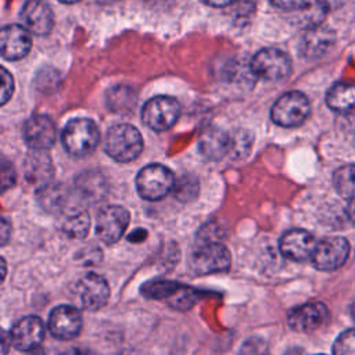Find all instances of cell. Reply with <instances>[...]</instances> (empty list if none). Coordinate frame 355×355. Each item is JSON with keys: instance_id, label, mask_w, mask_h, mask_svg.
<instances>
[{"instance_id": "6da1fadb", "label": "cell", "mask_w": 355, "mask_h": 355, "mask_svg": "<svg viewBox=\"0 0 355 355\" xmlns=\"http://www.w3.org/2000/svg\"><path fill=\"white\" fill-rule=\"evenodd\" d=\"M100 141L97 125L89 118L71 119L62 129L61 143L67 153L75 157L90 154Z\"/></svg>"}, {"instance_id": "7a4b0ae2", "label": "cell", "mask_w": 355, "mask_h": 355, "mask_svg": "<svg viewBox=\"0 0 355 355\" xmlns=\"http://www.w3.org/2000/svg\"><path fill=\"white\" fill-rule=\"evenodd\" d=\"M105 150L115 161L129 162L140 155L143 137L133 125L118 123L107 132Z\"/></svg>"}, {"instance_id": "3957f363", "label": "cell", "mask_w": 355, "mask_h": 355, "mask_svg": "<svg viewBox=\"0 0 355 355\" xmlns=\"http://www.w3.org/2000/svg\"><path fill=\"white\" fill-rule=\"evenodd\" d=\"M232 255L227 247L218 241H207L191 252L189 258V269L194 275L220 273L230 268Z\"/></svg>"}, {"instance_id": "277c9868", "label": "cell", "mask_w": 355, "mask_h": 355, "mask_svg": "<svg viewBox=\"0 0 355 355\" xmlns=\"http://www.w3.org/2000/svg\"><path fill=\"white\" fill-rule=\"evenodd\" d=\"M175 182V176L169 168L161 164H150L137 173L136 189L141 198L157 201L173 190Z\"/></svg>"}, {"instance_id": "5b68a950", "label": "cell", "mask_w": 355, "mask_h": 355, "mask_svg": "<svg viewBox=\"0 0 355 355\" xmlns=\"http://www.w3.org/2000/svg\"><path fill=\"white\" fill-rule=\"evenodd\" d=\"M311 111L309 100L301 92H287L280 96L272 110V121L283 128H295L304 123Z\"/></svg>"}, {"instance_id": "8992f818", "label": "cell", "mask_w": 355, "mask_h": 355, "mask_svg": "<svg viewBox=\"0 0 355 355\" xmlns=\"http://www.w3.org/2000/svg\"><path fill=\"white\" fill-rule=\"evenodd\" d=\"M250 69L259 79L276 82L290 73L291 61L288 55L279 49H262L252 57Z\"/></svg>"}, {"instance_id": "52a82bcc", "label": "cell", "mask_w": 355, "mask_h": 355, "mask_svg": "<svg viewBox=\"0 0 355 355\" xmlns=\"http://www.w3.org/2000/svg\"><path fill=\"white\" fill-rule=\"evenodd\" d=\"M180 115V105L169 96H155L150 98L143 110L141 119L153 130L162 132L172 128Z\"/></svg>"}, {"instance_id": "ba28073f", "label": "cell", "mask_w": 355, "mask_h": 355, "mask_svg": "<svg viewBox=\"0 0 355 355\" xmlns=\"http://www.w3.org/2000/svg\"><path fill=\"white\" fill-rule=\"evenodd\" d=\"M110 293L108 282L103 276L90 272L76 283L73 298L78 308L94 312L107 304Z\"/></svg>"}, {"instance_id": "9c48e42d", "label": "cell", "mask_w": 355, "mask_h": 355, "mask_svg": "<svg viewBox=\"0 0 355 355\" xmlns=\"http://www.w3.org/2000/svg\"><path fill=\"white\" fill-rule=\"evenodd\" d=\"M349 255V243L340 236L326 237L316 244L311 258L312 265L322 272H331L341 268Z\"/></svg>"}, {"instance_id": "30bf717a", "label": "cell", "mask_w": 355, "mask_h": 355, "mask_svg": "<svg viewBox=\"0 0 355 355\" xmlns=\"http://www.w3.org/2000/svg\"><path fill=\"white\" fill-rule=\"evenodd\" d=\"M130 220L126 208L107 205L100 209L96 219V234L105 244H115L125 233Z\"/></svg>"}, {"instance_id": "8fae6325", "label": "cell", "mask_w": 355, "mask_h": 355, "mask_svg": "<svg viewBox=\"0 0 355 355\" xmlns=\"http://www.w3.org/2000/svg\"><path fill=\"white\" fill-rule=\"evenodd\" d=\"M82 313L78 306L61 304L51 309L47 320L49 331L58 340H73L82 330Z\"/></svg>"}, {"instance_id": "7c38bea8", "label": "cell", "mask_w": 355, "mask_h": 355, "mask_svg": "<svg viewBox=\"0 0 355 355\" xmlns=\"http://www.w3.org/2000/svg\"><path fill=\"white\" fill-rule=\"evenodd\" d=\"M11 344L22 352L37 349L44 338V324L39 316L28 315L14 323L10 330Z\"/></svg>"}, {"instance_id": "4fadbf2b", "label": "cell", "mask_w": 355, "mask_h": 355, "mask_svg": "<svg viewBox=\"0 0 355 355\" xmlns=\"http://www.w3.org/2000/svg\"><path fill=\"white\" fill-rule=\"evenodd\" d=\"M329 320V309L323 302L311 301L293 308L287 315L290 329L298 333H311L320 329Z\"/></svg>"}, {"instance_id": "5bb4252c", "label": "cell", "mask_w": 355, "mask_h": 355, "mask_svg": "<svg viewBox=\"0 0 355 355\" xmlns=\"http://www.w3.org/2000/svg\"><path fill=\"white\" fill-rule=\"evenodd\" d=\"M316 244L315 237L309 232L304 229H291L280 237L279 250L284 258L301 262L312 258Z\"/></svg>"}, {"instance_id": "9a60e30c", "label": "cell", "mask_w": 355, "mask_h": 355, "mask_svg": "<svg viewBox=\"0 0 355 355\" xmlns=\"http://www.w3.org/2000/svg\"><path fill=\"white\" fill-rule=\"evenodd\" d=\"M55 125L46 115H32L28 118L22 128L25 143L32 150L46 151L55 141Z\"/></svg>"}, {"instance_id": "2e32d148", "label": "cell", "mask_w": 355, "mask_h": 355, "mask_svg": "<svg viewBox=\"0 0 355 355\" xmlns=\"http://www.w3.org/2000/svg\"><path fill=\"white\" fill-rule=\"evenodd\" d=\"M32 46L29 31L24 25H6L0 33V50L6 60H19L25 57Z\"/></svg>"}, {"instance_id": "e0dca14e", "label": "cell", "mask_w": 355, "mask_h": 355, "mask_svg": "<svg viewBox=\"0 0 355 355\" xmlns=\"http://www.w3.org/2000/svg\"><path fill=\"white\" fill-rule=\"evenodd\" d=\"M21 18L24 26L35 35H47L54 24L53 10L46 0H26L22 7Z\"/></svg>"}, {"instance_id": "ac0fdd59", "label": "cell", "mask_w": 355, "mask_h": 355, "mask_svg": "<svg viewBox=\"0 0 355 355\" xmlns=\"http://www.w3.org/2000/svg\"><path fill=\"white\" fill-rule=\"evenodd\" d=\"M334 39V32L329 28H309L300 42V54L306 60L319 58L333 46Z\"/></svg>"}, {"instance_id": "d6986e66", "label": "cell", "mask_w": 355, "mask_h": 355, "mask_svg": "<svg viewBox=\"0 0 355 355\" xmlns=\"http://www.w3.org/2000/svg\"><path fill=\"white\" fill-rule=\"evenodd\" d=\"M230 144L232 137L218 126H209L204 129L198 141L201 154L212 161H218L230 153Z\"/></svg>"}, {"instance_id": "ffe728a7", "label": "cell", "mask_w": 355, "mask_h": 355, "mask_svg": "<svg viewBox=\"0 0 355 355\" xmlns=\"http://www.w3.org/2000/svg\"><path fill=\"white\" fill-rule=\"evenodd\" d=\"M53 176V164L51 158L46 154V151L32 150L25 159V178L28 182L39 183L42 186L47 184V182Z\"/></svg>"}, {"instance_id": "44dd1931", "label": "cell", "mask_w": 355, "mask_h": 355, "mask_svg": "<svg viewBox=\"0 0 355 355\" xmlns=\"http://www.w3.org/2000/svg\"><path fill=\"white\" fill-rule=\"evenodd\" d=\"M326 103L330 110L338 114H354L355 112V85L352 83H336L327 94Z\"/></svg>"}, {"instance_id": "7402d4cb", "label": "cell", "mask_w": 355, "mask_h": 355, "mask_svg": "<svg viewBox=\"0 0 355 355\" xmlns=\"http://www.w3.org/2000/svg\"><path fill=\"white\" fill-rule=\"evenodd\" d=\"M184 284L165 280V279H153L141 286V294L150 300L166 301L168 304L180 293Z\"/></svg>"}, {"instance_id": "603a6c76", "label": "cell", "mask_w": 355, "mask_h": 355, "mask_svg": "<svg viewBox=\"0 0 355 355\" xmlns=\"http://www.w3.org/2000/svg\"><path fill=\"white\" fill-rule=\"evenodd\" d=\"M90 229V216L83 209L68 212L61 222V230L71 239H85Z\"/></svg>"}, {"instance_id": "cb8c5ba5", "label": "cell", "mask_w": 355, "mask_h": 355, "mask_svg": "<svg viewBox=\"0 0 355 355\" xmlns=\"http://www.w3.org/2000/svg\"><path fill=\"white\" fill-rule=\"evenodd\" d=\"M75 186L80 196H83L86 200H97L104 194L105 180L101 173L86 171L76 176Z\"/></svg>"}, {"instance_id": "d4e9b609", "label": "cell", "mask_w": 355, "mask_h": 355, "mask_svg": "<svg viewBox=\"0 0 355 355\" xmlns=\"http://www.w3.org/2000/svg\"><path fill=\"white\" fill-rule=\"evenodd\" d=\"M68 198L67 190L62 184H44L37 191V200L40 205L47 211L62 209Z\"/></svg>"}, {"instance_id": "484cf974", "label": "cell", "mask_w": 355, "mask_h": 355, "mask_svg": "<svg viewBox=\"0 0 355 355\" xmlns=\"http://www.w3.org/2000/svg\"><path fill=\"white\" fill-rule=\"evenodd\" d=\"M107 103L112 111L125 112L135 107L136 94L129 86H115L107 94Z\"/></svg>"}, {"instance_id": "4316f807", "label": "cell", "mask_w": 355, "mask_h": 355, "mask_svg": "<svg viewBox=\"0 0 355 355\" xmlns=\"http://www.w3.org/2000/svg\"><path fill=\"white\" fill-rule=\"evenodd\" d=\"M334 186L341 197L355 200V164L344 165L334 173Z\"/></svg>"}, {"instance_id": "83f0119b", "label": "cell", "mask_w": 355, "mask_h": 355, "mask_svg": "<svg viewBox=\"0 0 355 355\" xmlns=\"http://www.w3.org/2000/svg\"><path fill=\"white\" fill-rule=\"evenodd\" d=\"M173 191L180 201H190L197 196L198 183L191 176H183L175 182Z\"/></svg>"}, {"instance_id": "f1b7e54d", "label": "cell", "mask_w": 355, "mask_h": 355, "mask_svg": "<svg viewBox=\"0 0 355 355\" xmlns=\"http://www.w3.org/2000/svg\"><path fill=\"white\" fill-rule=\"evenodd\" d=\"M333 355H355V329H348L336 338Z\"/></svg>"}, {"instance_id": "f546056e", "label": "cell", "mask_w": 355, "mask_h": 355, "mask_svg": "<svg viewBox=\"0 0 355 355\" xmlns=\"http://www.w3.org/2000/svg\"><path fill=\"white\" fill-rule=\"evenodd\" d=\"M268 354V344L263 338L254 336L247 338L240 348L239 355H266Z\"/></svg>"}, {"instance_id": "4dcf8cb0", "label": "cell", "mask_w": 355, "mask_h": 355, "mask_svg": "<svg viewBox=\"0 0 355 355\" xmlns=\"http://www.w3.org/2000/svg\"><path fill=\"white\" fill-rule=\"evenodd\" d=\"M75 258L82 265L92 266V265H96L101 261V250L96 245H89V247H85L80 251H78Z\"/></svg>"}, {"instance_id": "1f68e13d", "label": "cell", "mask_w": 355, "mask_h": 355, "mask_svg": "<svg viewBox=\"0 0 355 355\" xmlns=\"http://www.w3.org/2000/svg\"><path fill=\"white\" fill-rule=\"evenodd\" d=\"M1 82H3V85H1V100H0V103H1V105H4L8 101V98H11L12 92H14L12 76L10 75V72L6 68L1 69Z\"/></svg>"}, {"instance_id": "d6a6232c", "label": "cell", "mask_w": 355, "mask_h": 355, "mask_svg": "<svg viewBox=\"0 0 355 355\" xmlns=\"http://www.w3.org/2000/svg\"><path fill=\"white\" fill-rule=\"evenodd\" d=\"M14 178H15V173H14V168L7 164L6 161L3 162V166H1V183H3V190H6L7 187L12 186L14 184Z\"/></svg>"}, {"instance_id": "836d02e7", "label": "cell", "mask_w": 355, "mask_h": 355, "mask_svg": "<svg viewBox=\"0 0 355 355\" xmlns=\"http://www.w3.org/2000/svg\"><path fill=\"white\" fill-rule=\"evenodd\" d=\"M270 3L284 10H300L306 3V0H270Z\"/></svg>"}, {"instance_id": "e575fe53", "label": "cell", "mask_w": 355, "mask_h": 355, "mask_svg": "<svg viewBox=\"0 0 355 355\" xmlns=\"http://www.w3.org/2000/svg\"><path fill=\"white\" fill-rule=\"evenodd\" d=\"M11 236V225L8 223V220L6 218L1 219V227H0V243L1 245H4L8 239Z\"/></svg>"}, {"instance_id": "d590c367", "label": "cell", "mask_w": 355, "mask_h": 355, "mask_svg": "<svg viewBox=\"0 0 355 355\" xmlns=\"http://www.w3.org/2000/svg\"><path fill=\"white\" fill-rule=\"evenodd\" d=\"M11 338H10V333L7 331H3L1 334V355H7V351L8 348L11 347Z\"/></svg>"}, {"instance_id": "8d00e7d4", "label": "cell", "mask_w": 355, "mask_h": 355, "mask_svg": "<svg viewBox=\"0 0 355 355\" xmlns=\"http://www.w3.org/2000/svg\"><path fill=\"white\" fill-rule=\"evenodd\" d=\"M61 355H94V354L87 348H71V349L62 352Z\"/></svg>"}, {"instance_id": "74e56055", "label": "cell", "mask_w": 355, "mask_h": 355, "mask_svg": "<svg viewBox=\"0 0 355 355\" xmlns=\"http://www.w3.org/2000/svg\"><path fill=\"white\" fill-rule=\"evenodd\" d=\"M201 1L208 6H212V7H225V6L232 4L236 0H201Z\"/></svg>"}, {"instance_id": "f35d334b", "label": "cell", "mask_w": 355, "mask_h": 355, "mask_svg": "<svg viewBox=\"0 0 355 355\" xmlns=\"http://www.w3.org/2000/svg\"><path fill=\"white\" fill-rule=\"evenodd\" d=\"M347 214H348V218L351 219V222L355 225V200H351L348 207H347Z\"/></svg>"}, {"instance_id": "ab89813d", "label": "cell", "mask_w": 355, "mask_h": 355, "mask_svg": "<svg viewBox=\"0 0 355 355\" xmlns=\"http://www.w3.org/2000/svg\"><path fill=\"white\" fill-rule=\"evenodd\" d=\"M6 270H7V263H6L4 259H1V279H3V280H4V277H6Z\"/></svg>"}, {"instance_id": "60d3db41", "label": "cell", "mask_w": 355, "mask_h": 355, "mask_svg": "<svg viewBox=\"0 0 355 355\" xmlns=\"http://www.w3.org/2000/svg\"><path fill=\"white\" fill-rule=\"evenodd\" d=\"M351 315H352V319L355 320V301H354L352 305H351Z\"/></svg>"}, {"instance_id": "b9f144b4", "label": "cell", "mask_w": 355, "mask_h": 355, "mask_svg": "<svg viewBox=\"0 0 355 355\" xmlns=\"http://www.w3.org/2000/svg\"><path fill=\"white\" fill-rule=\"evenodd\" d=\"M58 1L65 3V4H72V3H76V1H79V0H58Z\"/></svg>"}, {"instance_id": "7bdbcfd3", "label": "cell", "mask_w": 355, "mask_h": 355, "mask_svg": "<svg viewBox=\"0 0 355 355\" xmlns=\"http://www.w3.org/2000/svg\"><path fill=\"white\" fill-rule=\"evenodd\" d=\"M29 355H43V354H42V352H39L37 349H35V351H32Z\"/></svg>"}, {"instance_id": "ee69618b", "label": "cell", "mask_w": 355, "mask_h": 355, "mask_svg": "<svg viewBox=\"0 0 355 355\" xmlns=\"http://www.w3.org/2000/svg\"><path fill=\"white\" fill-rule=\"evenodd\" d=\"M316 355H324V354H316Z\"/></svg>"}]
</instances>
